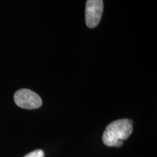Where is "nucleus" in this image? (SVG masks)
I'll return each instance as SVG.
<instances>
[{
    "mask_svg": "<svg viewBox=\"0 0 157 157\" xmlns=\"http://www.w3.org/2000/svg\"><path fill=\"white\" fill-rule=\"evenodd\" d=\"M132 120L127 119H118L110 123L103 135V142L106 146L113 147L118 141L128 139L132 133Z\"/></svg>",
    "mask_w": 157,
    "mask_h": 157,
    "instance_id": "nucleus-1",
    "label": "nucleus"
},
{
    "mask_svg": "<svg viewBox=\"0 0 157 157\" xmlns=\"http://www.w3.org/2000/svg\"><path fill=\"white\" fill-rule=\"evenodd\" d=\"M103 12V0H87L85 7V21L88 28L93 29L99 24Z\"/></svg>",
    "mask_w": 157,
    "mask_h": 157,
    "instance_id": "nucleus-3",
    "label": "nucleus"
},
{
    "mask_svg": "<svg viewBox=\"0 0 157 157\" xmlns=\"http://www.w3.org/2000/svg\"><path fill=\"white\" fill-rule=\"evenodd\" d=\"M14 101L17 106L25 109H39L42 105L40 96L29 89L17 90L14 95Z\"/></svg>",
    "mask_w": 157,
    "mask_h": 157,
    "instance_id": "nucleus-2",
    "label": "nucleus"
},
{
    "mask_svg": "<svg viewBox=\"0 0 157 157\" xmlns=\"http://www.w3.org/2000/svg\"><path fill=\"white\" fill-rule=\"evenodd\" d=\"M44 153L41 149H37V150L33 151L32 152L29 153L25 155L24 157H44Z\"/></svg>",
    "mask_w": 157,
    "mask_h": 157,
    "instance_id": "nucleus-4",
    "label": "nucleus"
}]
</instances>
